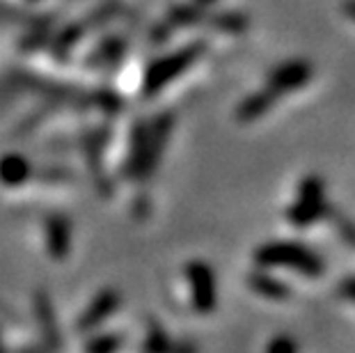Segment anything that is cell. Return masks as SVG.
I'll return each mask as SVG.
<instances>
[{
  "mask_svg": "<svg viewBox=\"0 0 355 353\" xmlns=\"http://www.w3.org/2000/svg\"><path fill=\"white\" fill-rule=\"evenodd\" d=\"M254 259L261 268H286L305 277H319L326 271L321 255L298 241H266L254 250Z\"/></svg>",
  "mask_w": 355,
  "mask_h": 353,
  "instance_id": "obj_1",
  "label": "cell"
},
{
  "mask_svg": "<svg viewBox=\"0 0 355 353\" xmlns=\"http://www.w3.org/2000/svg\"><path fill=\"white\" fill-rule=\"evenodd\" d=\"M330 202L326 195V182L319 175H305L296 186L293 202L286 209V221L293 227H312L328 216Z\"/></svg>",
  "mask_w": 355,
  "mask_h": 353,
  "instance_id": "obj_2",
  "label": "cell"
},
{
  "mask_svg": "<svg viewBox=\"0 0 355 353\" xmlns=\"http://www.w3.org/2000/svg\"><path fill=\"white\" fill-rule=\"evenodd\" d=\"M312 76H314L312 62L303 58H293V60H286L282 64H277L275 69L268 74L263 87L279 101V99H284L286 94H293V92H298V89H303L307 83L312 80Z\"/></svg>",
  "mask_w": 355,
  "mask_h": 353,
  "instance_id": "obj_3",
  "label": "cell"
},
{
  "mask_svg": "<svg viewBox=\"0 0 355 353\" xmlns=\"http://www.w3.org/2000/svg\"><path fill=\"white\" fill-rule=\"evenodd\" d=\"M248 284L259 294L261 298H268V300H275V303H284V300H289L293 289L289 282H282L279 277L270 275L268 268L266 271H259L254 273L250 280H248Z\"/></svg>",
  "mask_w": 355,
  "mask_h": 353,
  "instance_id": "obj_4",
  "label": "cell"
},
{
  "mask_svg": "<svg viewBox=\"0 0 355 353\" xmlns=\"http://www.w3.org/2000/svg\"><path fill=\"white\" fill-rule=\"evenodd\" d=\"M275 106H277V99L266 87H261L239 106V119L241 122H257V119H261L263 115H268Z\"/></svg>",
  "mask_w": 355,
  "mask_h": 353,
  "instance_id": "obj_5",
  "label": "cell"
},
{
  "mask_svg": "<svg viewBox=\"0 0 355 353\" xmlns=\"http://www.w3.org/2000/svg\"><path fill=\"white\" fill-rule=\"evenodd\" d=\"M193 277H195V296H198V303L202 310H209L216 303V287L211 271L207 266H195Z\"/></svg>",
  "mask_w": 355,
  "mask_h": 353,
  "instance_id": "obj_6",
  "label": "cell"
},
{
  "mask_svg": "<svg viewBox=\"0 0 355 353\" xmlns=\"http://www.w3.org/2000/svg\"><path fill=\"white\" fill-rule=\"evenodd\" d=\"M326 221H330V223H332V227H335V232H337L339 236H342V241H344L346 246L355 248V223L351 221L349 216L339 214L337 209L330 205Z\"/></svg>",
  "mask_w": 355,
  "mask_h": 353,
  "instance_id": "obj_7",
  "label": "cell"
},
{
  "mask_svg": "<svg viewBox=\"0 0 355 353\" xmlns=\"http://www.w3.org/2000/svg\"><path fill=\"white\" fill-rule=\"evenodd\" d=\"M266 353H300V344L291 335H275L266 344Z\"/></svg>",
  "mask_w": 355,
  "mask_h": 353,
  "instance_id": "obj_8",
  "label": "cell"
},
{
  "mask_svg": "<svg viewBox=\"0 0 355 353\" xmlns=\"http://www.w3.org/2000/svg\"><path fill=\"white\" fill-rule=\"evenodd\" d=\"M339 296L355 305V275L344 277V280L339 282Z\"/></svg>",
  "mask_w": 355,
  "mask_h": 353,
  "instance_id": "obj_9",
  "label": "cell"
},
{
  "mask_svg": "<svg viewBox=\"0 0 355 353\" xmlns=\"http://www.w3.org/2000/svg\"><path fill=\"white\" fill-rule=\"evenodd\" d=\"M342 10H344V14L349 17L351 21H355V0H344L342 3Z\"/></svg>",
  "mask_w": 355,
  "mask_h": 353,
  "instance_id": "obj_10",
  "label": "cell"
}]
</instances>
